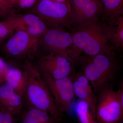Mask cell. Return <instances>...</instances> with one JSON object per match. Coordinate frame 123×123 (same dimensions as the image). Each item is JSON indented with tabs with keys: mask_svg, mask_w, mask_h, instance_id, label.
Returning <instances> with one entry per match:
<instances>
[{
	"mask_svg": "<svg viewBox=\"0 0 123 123\" xmlns=\"http://www.w3.org/2000/svg\"><path fill=\"white\" fill-rule=\"evenodd\" d=\"M69 6L50 0H40L33 7L32 13L38 16L48 29L63 28L69 24Z\"/></svg>",
	"mask_w": 123,
	"mask_h": 123,
	"instance_id": "obj_5",
	"label": "cell"
},
{
	"mask_svg": "<svg viewBox=\"0 0 123 123\" xmlns=\"http://www.w3.org/2000/svg\"><path fill=\"white\" fill-rule=\"evenodd\" d=\"M16 31H22L30 35L40 38L48 29L40 18L35 14H15L11 12L6 17Z\"/></svg>",
	"mask_w": 123,
	"mask_h": 123,
	"instance_id": "obj_10",
	"label": "cell"
},
{
	"mask_svg": "<svg viewBox=\"0 0 123 123\" xmlns=\"http://www.w3.org/2000/svg\"><path fill=\"white\" fill-rule=\"evenodd\" d=\"M5 75L0 73V86L5 82Z\"/></svg>",
	"mask_w": 123,
	"mask_h": 123,
	"instance_id": "obj_24",
	"label": "cell"
},
{
	"mask_svg": "<svg viewBox=\"0 0 123 123\" xmlns=\"http://www.w3.org/2000/svg\"><path fill=\"white\" fill-rule=\"evenodd\" d=\"M76 111L80 123H98L91 112L89 107L85 101L79 99L76 106Z\"/></svg>",
	"mask_w": 123,
	"mask_h": 123,
	"instance_id": "obj_17",
	"label": "cell"
},
{
	"mask_svg": "<svg viewBox=\"0 0 123 123\" xmlns=\"http://www.w3.org/2000/svg\"><path fill=\"white\" fill-rule=\"evenodd\" d=\"M73 45L72 34L62 28L48 29L39 39L40 51L44 53H57L69 56L68 52Z\"/></svg>",
	"mask_w": 123,
	"mask_h": 123,
	"instance_id": "obj_9",
	"label": "cell"
},
{
	"mask_svg": "<svg viewBox=\"0 0 123 123\" xmlns=\"http://www.w3.org/2000/svg\"><path fill=\"white\" fill-rule=\"evenodd\" d=\"M15 31L13 25L7 19L0 21V45L5 42Z\"/></svg>",
	"mask_w": 123,
	"mask_h": 123,
	"instance_id": "obj_19",
	"label": "cell"
},
{
	"mask_svg": "<svg viewBox=\"0 0 123 123\" xmlns=\"http://www.w3.org/2000/svg\"><path fill=\"white\" fill-rule=\"evenodd\" d=\"M27 78L28 73L23 68V69L9 68L6 74L5 82L10 85L24 99Z\"/></svg>",
	"mask_w": 123,
	"mask_h": 123,
	"instance_id": "obj_14",
	"label": "cell"
},
{
	"mask_svg": "<svg viewBox=\"0 0 123 123\" xmlns=\"http://www.w3.org/2000/svg\"><path fill=\"white\" fill-rule=\"evenodd\" d=\"M23 68L28 73L24 103L30 107L44 111L55 119H59L61 112L56 105L36 64L31 60H26L24 61Z\"/></svg>",
	"mask_w": 123,
	"mask_h": 123,
	"instance_id": "obj_3",
	"label": "cell"
},
{
	"mask_svg": "<svg viewBox=\"0 0 123 123\" xmlns=\"http://www.w3.org/2000/svg\"><path fill=\"white\" fill-rule=\"evenodd\" d=\"M74 61L80 64L96 95L111 88L119 69V63L114 51L93 56L79 55Z\"/></svg>",
	"mask_w": 123,
	"mask_h": 123,
	"instance_id": "obj_2",
	"label": "cell"
},
{
	"mask_svg": "<svg viewBox=\"0 0 123 123\" xmlns=\"http://www.w3.org/2000/svg\"><path fill=\"white\" fill-rule=\"evenodd\" d=\"M24 99L12 87L5 82L0 86V109L11 114L17 113L21 110Z\"/></svg>",
	"mask_w": 123,
	"mask_h": 123,
	"instance_id": "obj_12",
	"label": "cell"
},
{
	"mask_svg": "<svg viewBox=\"0 0 123 123\" xmlns=\"http://www.w3.org/2000/svg\"><path fill=\"white\" fill-rule=\"evenodd\" d=\"M37 0H10L9 9L10 13L13 10L23 9L33 7Z\"/></svg>",
	"mask_w": 123,
	"mask_h": 123,
	"instance_id": "obj_20",
	"label": "cell"
},
{
	"mask_svg": "<svg viewBox=\"0 0 123 123\" xmlns=\"http://www.w3.org/2000/svg\"><path fill=\"white\" fill-rule=\"evenodd\" d=\"M49 113L36 108L30 107L23 119L22 123H51Z\"/></svg>",
	"mask_w": 123,
	"mask_h": 123,
	"instance_id": "obj_16",
	"label": "cell"
},
{
	"mask_svg": "<svg viewBox=\"0 0 123 123\" xmlns=\"http://www.w3.org/2000/svg\"><path fill=\"white\" fill-rule=\"evenodd\" d=\"M116 28H112L111 41L117 48H123V18L120 16L115 23Z\"/></svg>",
	"mask_w": 123,
	"mask_h": 123,
	"instance_id": "obj_18",
	"label": "cell"
},
{
	"mask_svg": "<svg viewBox=\"0 0 123 123\" xmlns=\"http://www.w3.org/2000/svg\"><path fill=\"white\" fill-rule=\"evenodd\" d=\"M112 27L98 23V21L85 22L77 24L72 34L74 47L68 52L73 59L84 52L93 56L114 51L108 44L111 41Z\"/></svg>",
	"mask_w": 123,
	"mask_h": 123,
	"instance_id": "obj_1",
	"label": "cell"
},
{
	"mask_svg": "<svg viewBox=\"0 0 123 123\" xmlns=\"http://www.w3.org/2000/svg\"><path fill=\"white\" fill-rule=\"evenodd\" d=\"M72 79L75 96L88 103L92 115L96 119L97 96L90 82L82 71L74 74Z\"/></svg>",
	"mask_w": 123,
	"mask_h": 123,
	"instance_id": "obj_11",
	"label": "cell"
},
{
	"mask_svg": "<svg viewBox=\"0 0 123 123\" xmlns=\"http://www.w3.org/2000/svg\"><path fill=\"white\" fill-rule=\"evenodd\" d=\"M50 0L55 1V2H60V3H63V4L68 5L70 6L69 0Z\"/></svg>",
	"mask_w": 123,
	"mask_h": 123,
	"instance_id": "obj_23",
	"label": "cell"
},
{
	"mask_svg": "<svg viewBox=\"0 0 123 123\" xmlns=\"http://www.w3.org/2000/svg\"><path fill=\"white\" fill-rule=\"evenodd\" d=\"M9 68L7 63L0 56V73L6 75Z\"/></svg>",
	"mask_w": 123,
	"mask_h": 123,
	"instance_id": "obj_22",
	"label": "cell"
},
{
	"mask_svg": "<svg viewBox=\"0 0 123 123\" xmlns=\"http://www.w3.org/2000/svg\"><path fill=\"white\" fill-rule=\"evenodd\" d=\"M123 106L117 91L105 89L97 96L96 119L98 123H118L122 120Z\"/></svg>",
	"mask_w": 123,
	"mask_h": 123,
	"instance_id": "obj_6",
	"label": "cell"
},
{
	"mask_svg": "<svg viewBox=\"0 0 123 123\" xmlns=\"http://www.w3.org/2000/svg\"><path fill=\"white\" fill-rule=\"evenodd\" d=\"M102 14V8L100 0H92L71 17L70 21L77 24L85 22L98 21L99 17Z\"/></svg>",
	"mask_w": 123,
	"mask_h": 123,
	"instance_id": "obj_13",
	"label": "cell"
},
{
	"mask_svg": "<svg viewBox=\"0 0 123 123\" xmlns=\"http://www.w3.org/2000/svg\"><path fill=\"white\" fill-rule=\"evenodd\" d=\"M104 20L114 24L123 13V0H100Z\"/></svg>",
	"mask_w": 123,
	"mask_h": 123,
	"instance_id": "obj_15",
	"label": "cell"
},
{
	"mask_svg": "<svg viewBox=\"0 0 123 123\" xmlns=\"http://www.w3.org/2000/svg\"><path fill=\"white\" fill-rule=\"evenodd\" d=\"M40 72L60 111H68L76 98L72 76L57 79L46 73L41 71Z\"/></svg>",
	"mask_w": 123,
	"mask_h": 123,
	"instance_id": "obj_7",
	"label": "cell"
},
{
	"mask_svg": "<svg viewBox=\"0 0 123 123\" xmlns=\"http://www.w3.org/2000/svg\"><path fill=\"white\" fill-rule=\"evenodd\" d=\"M74 63L68 56L57 53H43L39 56L36 65L41 72L55 79H61L72 76Z\"/></svg>",
	"mask_w": 123,
	"mask_h": 123,
	"instance_id": "obj_8",
	"label": "cell"
},
{
	"mask_svg": "<svg viewBox=\"0 0 123 123\" xmlns=\"http://www.w3.org/2000/svg\"><path fill=\"white\" fill-rule=\"evenodd\" d=\"M10 0H0V16L6 17L10 13L9 9Z\"/></svg>",
	"mask_w": 123,
	"mask_h": 123,
	"instance_id": "obj_21",
	"label": "cell"
},
{
	"mask_svg": "<svg viewBox=\"0 0 123 123\" xmlns=\"http://www.w3.org/2000/svg\"><path fill=\"white\" fill-rule=\"evenodd\" d=\"M39 39L22 31H16L2 44L3 53L17 60H31L39 55Z\"/></svg>",
	"mask_w": 123,
	"mask_h": 123,
	"instance_id": "obj_4",
	"label": "cell"
}]
</instances>
